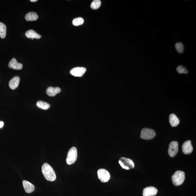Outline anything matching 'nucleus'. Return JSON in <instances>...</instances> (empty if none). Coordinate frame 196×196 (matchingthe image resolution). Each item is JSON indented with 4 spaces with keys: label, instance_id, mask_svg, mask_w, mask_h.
<instances>
[{
    "label": "nucleus",
    "instance_id": "nucleus-1",
    "mask_svg": "<svg viewBox=\"0 0 196 196\" xmlns=\"http://www.w3.org/2000/svg\"><path fill=\"white\" fill-rule=\"evenodd\" d=\"M42 174L46 180L53 182L56 180V176L54 170L49 164L44 163L42 166Z\"/></svg>",
    "mask_w": 196,
    "mask_h": 196
},
{
    "label": "nucleus",
    "instance_id": "nucleus-2",
    "mask_svg": "<svg viewBox=\"0 0 196 196\" xmlns=\"http://www.w3.org/2000/svg\"><path fill=\"white\" fill-rule=\"evenodd\" d=\"M174 184L175 186H179L182 184L185 179V174L184 171H177L171 177Z\"/></svg>",
    "mask_w": 196,
    "mask_h": 196
},
{
    "label": "nucleus",
    "instance_id": "nucleus-3",
    "mask_svg": "<svg viewBox=\"0 0 196 196\" xmlns=\"http://www.w3.org/2000/svg\"><path fill=\"white\" fill-rule=\"evenodd\" d=\"M77 157V151L76 147H73L71 148L68 153L66 158V162L68 165H71L75 163Z\"/></svg>",
    "mask_w": 196,
    "mask_h": 196
},
{
    "label": "nucleus",
    "instance_id": "nucleus-4",
    "mask_svg": "<svg viewBox=\"0 0 196 196\" xmlns=\"http://www.w3.org/2000/svg\"><path fill=\"white\" fill-rule=\"evenodd\" d=\"M156 136V133L153 129L144 128L142 129L140 137L145 140L152 139Z\"/></svg>",
    "mask_w": 196,
    "mask_h": 196
},
{
    "label": "nucleus",
    "instance_id": "nucleus-5",
    "mask_svg": "<svg viewBox=\"0 0 196 196\" xmlns=\"http://www.w3.org/2000/svg\"><path fill=\"white\" fill-rule=\"evenodd\" d=\"M119 163L123 169L130 170L134 167V164L131 159L121 157L119 160Z\"/></svg>",
    "mask_w": 196,
    "mask_h": 196
},
{
    "label": "nucleus",
    "instance_id": "nucleus-6",
    "mask_svg": "<svg viewBox=\"0 0 196 196\" xmlns=\"http://www.w3.org/2000/svg\"><path fill=\"white\" fill-rule=\"evenodd\" d=\"M98 177L102 182H108L110 177V173L106 170L100 169L97 171Z\"/></svg>",
    "mask_w": 196,
    "mask_h": 196
},
{
    "label": "nucleus",
    "instance_id": "nucleus-7",
    "mask_svg": "<svg viewBox=\"0 0 196 196\" xmlns=\"http://www.w3.org/2000/svg\"><path fill=\"white\" fill-rule=\"evenodd\" d=\"M179 144L177 141H172L171 142L168 149V153L170 157H174L177 154L178 151Z\"/></svg>",
    "mask_w": 196,
    "mask_h": 196
},
{
    "label": "nucleus",
    "instance_id": "nucleus-8",
    "mask_svg": "<svg viewBox=\"0 0 196 196\" xmlns=\"http://www.w3.org/2000/svg\"><path fill=\"white\" fill-rule=\"evenodd\" d=\"M86 69L84 67H77L73 68L70 71V74L75 77H82L86 73Z\"/></svg>",
    "mask_w": 196,
    "mask_h": 196
},
{
    "label": "nucleus",
    "instance_id": "nucleus-9",
    "mask_svg": "<svg viewBox=\"0 0 196 196\" xmlns=\"http://www.w3.org/2000/svg\"><path fill=\"white\" fill-rule=\"evenodd\" d=\"M182 151L184 154H189L193 151V147L191 144V141L188 140L183 144L182 146Z\"/></svg>",
    "mask_w": 196,
    "mask_h": 196
},
{
    "label": "nucleus",
    "instance_id": "nucleus-10",
    "mask_svg": "<svg viewBox=\"0 0 196 196\" xmlns=\"http://www.w3.org/2000/svg\"><path fill=\"white\" fill-rule=\"evenodd\" d=\"M158 190L154 187L150 186L146 188L143 190V196H154L156 195Z\"/></svg>",
    "mask_w": 196,
    "mask_h": 196
},
{
    "label": "nucleus",
    "instance_id": "nucleus-11",
    "mask_svg": "<svg viewBox=\"0 0 196 196\" xmlns=\"http://www.w3.org/2000/svg\"><path fill=\"white\" fill-rule=\"evenodd\" d=\"M8 67L15 70H21L23 68V64L18 63L16 59L13 58L10 61L8 64Z\"/></svg>",
    "mask_w": 196,
    "mask_h": 196
},
{
    "label": "nucleus",
    "instance_id": "nucleus-12",
    "mask_svg": "<svg viewBox=\"0 0 196 196\" xmlns=\"http://www.w3.org/2000/svg\"><path fill=\"white\" fill-rule=\"evenodd\" d=\"M61 91V89L60 88L53 87H49L46 90V94L50 97H54L57 94L60 93Z\"/></svg>",
    "mask_w": 196,
    "mask_h": 196
},
{
    "label": "nucleus",
    "instance_id": "nucleus-13",
    "mask_svg": "<svg viewBox=\"0 0 196 196\" xmlns=\"http://www.w3.org/2000/svg\"><path fill=\"white\" fill-rule=\"evenodd\" d=\"M23 185L24 190L26 193H31L34 191L35 187L29 181L24 180L23 181Z\"/></svg>",
    "mask_w": 196,
    "mask_h": 196
},
{
    "label": "nucleus",
    "instance_id": "nucleus-14",
    "mask_svg": "<svg viewBox=\"0 0 196 196\" xmlns=\"http://www.w3.org/2000/svg\"><path fill=\"white\" fill-rule=\"evenodd\" d=\"M20 81V79L19 77L15 76L9 81V87L12 90L16 89L19 86Z\"/></svg>",
    "mask_w": 196,
    "mask_h": 196
},
{
    "label": "nucleus",
    "instance_id": "nucleus-15",
    "mask_svg": "<svg viewBox=\"0 0 196 196\" xmlns=\"http://www.w3.org/2000/svg\"><path fill=\"white\" fill-rule=\"evenodd\" d=\"M25 35L28 38L40 39L42 37V36L40 35L38 33L32 29L27 31L25 32Z\"/></svg>",
    "mask_w": 196,
    "mask_h": 196
},
{
    "label": "nucleus",
    "instance_id": "nucleus-16",
    "mask_svg": "<svg viewBox=\"0 0 196 196\" xmlns=\"http://www.w3.org/2000/svg\"><path fill=\"white\" fill-rule=\"evenodd\" d=\"M169 122L172 127H176L179 125L180 121L175 114H171L169 116Z\"/></svg>",
    "mask_w": 196,
    "mask_h": 196
},
{
    "label": "nucleus",
    "instance_id": "nucleus-17",
    "mask_svg": "<svg viewBox=\"0 0 196 196\" xmlns=\"http://www.w3.org/2000/svg\"><path fill=\"white\" fill-rule=\"evenodd\" d=\"M25 18L27 21H35L38 19V16L36 12H30L26 15Z\"/></svg>",
    "mask_w": 196,
    "mask_h": 196
},
{
    "label": "nucleus",
    "instance_id": "nucleus-18",
    "mask_svg": "<svg viewBox=\"0 0 196 196\" xmlns=\"http://www.w3.org/2000/svg\"><path fill=\"white\" fill-rule=\"evenodd\" d=\"M36 105L39 108L43 110H47L50 107V105L49 103L42 101H38L36 103Z\"/></svg>",
    "mask_w": 196,
    "mask_h": 196
},
{
    "label": "nucleus",
    "instance_id": "nucleus-19",
    "mask_svg": "<svg viewBox=\"0 0 196 196\" xmlns=\"http://www.w3.org/2000/svg\"><path fill=\"white\" fill-rule=\"evenodd\" d=\"M7 27L4 24L0 22V37L5 38L6 35Z\"/></svg>",
    "mask_w": 196,
    "mask_h": 196
},
{
    "label": "nucleus",
    "instance_id": "nucleus-20",
    "mask_svg": "<svg viewBox=\"0 0 196 196\" xmlns=\"http://www.w3.org/2000/svg\"><path fill=\"white\" fill-rule=\"evenodd\" d=\"M101 2L100 0H94L92 2L90 7L94 10H97L101 6Z\"/></svg>",
    "mask_w": 196,
    "mask_h": 196
},
{
    "label": "nucleus",
    "instance_id": "nucleus-21",
    "mask_svg": "<svg viewBox=\"0 0 196 196\" xmlns=\"http://www.w3.org/2000/svg\"><path fill=\"white\" fill-rule=\"evenodd\" d=\"M84 23V20L82 18L78 17L74 19L73 21V24L76 26L83 25Z\"/></svg>",
    "mask_w": 196,
    "mask_h": 196
},
{
    "label": "nucleus",
    "instance_id": "nucleus-22",
    "mask_svg": "<svg viewBox=\"0 0 196 196\" xmlns=\"http://www.w3.org/2000/svg\"><path fill=\"white\" fill-rule=\"evenodd\" d=\"M175 47L179 53H182L184 51V46L182 42H178L175 44Z\"/></svg>",
    "mask_w": 196,
    "mask_h": 196
},
{
    "label": "nucleus",
    "instance_id": "nucleus-23",
    "mask_svg": "<svg viewBox=\"0 0 196 196\" xmlns=\"http://www.w3.org/2000/svg\"><path fill=\"white\" fill-rule=\"evenodd\" d=\"M177 72L180 74H187L188 72L187 69L182 66H179L177 68Z\"/></svg>",
    "mask_w": 196,
    "mask_h": 196
},
{
    "label": "nucleus",
    "instance_id": "nucleus-24",
    "mask_svg": "<svg viewBox=\"0 0 196 196\" xmlns=\"http://www.w3.org/2000/svg\"><path fill=\"white\" fill-rule=\"evenodd\" d=\"M4 124V123L2 121H0V128L3 127Z\"/></svg>",
    "mask_w": 196,
    "mask_h": 196
},
{
    "label": "nucleus",
    "instance_id": "nucleus-25",
    "mask_svg": "<svg viewBox=\"0 0 196 196\" xmlns=\"http://www.w3.org/2000/svg\"><path fill=\"white\" fill-rule=\"evenodd\" d=\"M37 1V0H31L30 1L31 2H36Z\"/></svg>",
    "mask_w": 196,
    "mask_h": 196
}]
</instances>
